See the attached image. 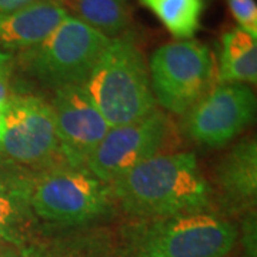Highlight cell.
Listing matches in <instances>:
<instances>
[{"label":"cell","mask_w":257,"mask_h":257,"mask_svg":"<svg viewBox=\"0 0 257 257\" xmlns=\"http://www.w3.org/2000/svg\"><path fill=\"white\" fill-rule=\"evenodd\" d=\"M29 196L37 219L52 230L101 226L117 211L110 184L67 163L32 176Z\"/></svg>","instance_id":"3"},{"label":"cell","mask_w":257,"mask_h":257,"mask_svg":"<svg viewBox=\"0 0 257 257\" xmlns=\"http://www.w3.org/2000/svg\"><path fill=\"white\" fill-rule=\"evenodd\" d=\"M8 60V56L5 55L3 52H2V49H0V69H2V66H3V63Z\"/></svg>","instance_id":"23"},{"label":"cell","mask_w":257,"mask_h":257,"mask_svg":"<svg viewBox=\"0 0 257 257\" xmlns=\"http://www.w3.org/2000/svg\"><path fill=\"white\" fill-rule=\"evenodd\" d=\"M0 186H8V184H2V183H0Z\"/></svg>","instance_id":"24"},{"label":"cell","mask_w":257,"mask_h":257,"mask_svg":"<svg viewBox=\"0 0 257 257\" xmlns=\"http://www.w3.org/2000/svg\"><path fill=\"white\" fill-rule=\"evenodd\" d=\"M230 12L241 30L257 39V5L254 0H227Z\"/></svg>","instance_id":"18"},{"label":"cell","mask_w":257,"mask_h":257,"mask_svg":"<svg viewBox=\"0 0 257 257\" xmlns=\"http://www.w3.org/2000/svg\"><path fill=\"white\" fill-rule=\"evenodd\" d=\"M147 67L156 103L177 116L190 110L216 79L210 49L194 39L160 46Z\"/></svg>","instance_id":"6"},{"label":"cell","mask_w":257,"mask_h":257,"mask_svg":"<svg viewBox=\"0 0 257 257\" xmlns=\"http://www.w3.org/2000/svg\"><path fill=\"white\" fill-rule=\"evenodd\" d=\"M0 146L15 165L40 173L66 163L50 104L35 94L12 96L0 114Z\"/></svg>","instance_id":"7"},{"label":"cell","mask_w":257,"mask_h":257,"mask_svg":"<svg viewBox=\"0 0 257 257\" xmlns=\"http://www.w3.org/2000/svg\"><path fill=\"white\" fill-rule=\"evenodd\" d=\"M119 257H224L239 240L233 221L213 211L152 219L120 226Z\"/></svg>","instance_id":"2"},{"label":"cell","mask_w":257,"mask_h":257,"mask_svg":"<svg viewBox=\"0 0 257 257\" xmlns=\"http://www.w3.org/2000/svg\"><path fill=\"white\" fill-rule=\"evenodd\" d=\"M19 253L20 251L18 248H15L5 240L0 239V257H19Z\"/></svg>","instance_id":"22"},{"label":"cell","mask_w":257,"mask_h":257,"mask_svg":"<svg viewBox=\"0 0 257 257\" xmlns=\"http://www.w3.org/2000/svg\"><path fill=\"white\" fill-rule=\"evenodd\" d=\"M117 204L130 219H152L210 211L213 189L194 153L177 152L149 159L110 183Z\"/></svg>","instance_id":"1"},{"label":"cell","mask_w":257,"mask_h":257,"mask_svg":"<svg viewBox=\"0 0 257 257\" xmlns=\"http://www.w3.org/2000/svg\"><path fill=\"white\" fill-rule=\"evenodd\" d=\"M216 77L219 83L256 84L257 43L240 28L224 32L219 50V69Z\"/></svg>","instance_id":"16"},{"label":"cell","mask_w":257,"mask_h":257,"mask_svg":"<svg viewBox=\"0 0 257 257\" xmlns=\"http://www.w3.org/2000/svg\"><path fill=\"white\" fill-rule=\"evenodd\" d=\"M55 114L56 132L64 162L84 167L110 126L103 119L83 84L57 89L49 103Z\"/></svg>","instance_id":"10"},{"label":"cell","mask_w":257,"mask_h":257,"mask_svg":"<svg viewBox=\"0 0 257 257\" xmlns=\"http://www.w3.org/2000/svg\"><path fill=\"white\" fill-rule=\"evenodd\" d=\"M0 114H2V110H0Z\"/></svg>","instance_id":"26"},{"label":"cell","mask_w":257,"mask_h":257,"mask_svg":"<svg viewBox=\"0 0 257 257\" xmlns=\"http://www.w3.org/2000/svg\"><path fill=\"white\" fill-rule=\"evenodd\" d=\"M109 43L110 39L67 16L42 43L22 53V64L35 82L55 92L84 84Z\"/></svg>","instance_id":"5"},{"label":"cell","mask_w":257,"mask_h":257,"mask_svg":"<svg viewBox=\"0 0 257 257\" xmlns=\"http://www.w3.org/2000/svg\"><path fill=\"white\" fill-rule=\"evenodd\" d=\"M216 197L226 214L256 210L257 142L243 139L224 155L216 169Z\"/></svg>","instance_id":"11"},{"label":"cell","mask_w":257,"mask_h":257,"mask_svg":"<svg viewBox=\"0 0 257 257\" xmlns=\"http://www.w3.org/2000/svg\"><path fill=\"white\" fill-rule=\"evenodd\" d=\"M177 40H190L200 29L204 0H139Z\"/></svg>","instance_id":"17"},{"label":"cell","mask_w":257,"mask_h":257,"mask_svg":"<svg viewBox=\"0 0 257 257\" xmlns=\"http://www.w3.org/2000/svg\"><path fill=\"white\" fill-rule=\"evenodd\" d=\"M10 99H12V96H10L9 84L0 76V110L9 103Z\"/></svg>","instance_id":"21"},{"label":"cell","mask_w":257,"mask_h":257,"mask_svg":"<svg viewBox=\"0 0 257 257\" xmlns=\"http://www.w3.org/2000/svg\"><path fill=\"white\" fill-rule=\"evenodd\" d=\"M256 107V94L248 84H213L184 114V132L202 146H224L253 123Z\"/></svg>","instance_id":"9"},{"label":"cell","mask_w":257,"mask_h":257,"mask_svg":"<svg viewBox=\"0 0 257 257\" xmlns=\"http://www.w3.org/2000/svg\"><path fill=\"white\" fill-rule=\"evenodd\" d=\"M19 257H119L116 236L103 226L49 230Z\"/></svg>","instance_id":"12"},{"label":"cell","mask_w":257,"mask_h":257,"mask_svg":"<svg viewBox=\"0 0 257 257\" xmlns=\"http://www.w3.org/2000/svg\"><path fill=\"white\" fill-rule=\"evenodd\" d=\"M39 0H0V15H9Z\"/></svg>","instance_id":"20"},{"label":"cell","mask_w":257,"mask_h":257,"mask_svg":"<svg viewBox=\"0 0 257 257\" xmlns=\"http://www.w3.org/2000/svg\"><path fill=\"white\" fill-rule=\"evenodd\" d=\"M69 15L56 0H39L9 15H0V49L20 53L42 43Z\"/></svg>","instance_id":"13"},{"label":"cell","mask_w":257,"mask_h":257,"mask_svg":"<svg viewBox=\"0 0 257 257\" xmlns=\"http://www.w3.org/2000/svg\"><path fill=\"white\" fill-rule=\"evenodd\" d=\"M170 136V121L155 109L133 123L110 127L86 162V169L110 184L133 167L160 155Z\"/></svg>","instance_id":"8"},{"label":"cell","mask_w":257,"mask_h":257,"mask_svg":"<svg viewBox=\"0 0 257 257\" xmlns=\"http://www.w3.org/2000/svg\"><path fill=\"white\" fill-rule=\"evenodd\" d=\"M83 87L110 127L133 123L157 109L146 59L133 35L111 39Z\"/></svg>","instance_id":"4"},{"label":"cell","mask_w":257,"mask_h":257,"mask_svg":"<svg viewBox=\"0 0 257 257\" xmlns=\"http://www.w3.org/2000/svg\"><path fill=\"white\" fill-rule=\"evenodd\" d=\"M240 227L241 241L246 250V257H256V210L247 211L243 216Z\"/></svg>","instance_id":"19"},{"label":"cell","mask_w":257,"mask_h":257,"mask_svg":"<svg viewBox=\"0 0 257 257\" xmlns=\"http://www.w3.org/2000/svg\"><path fill=\"white\" fill-rule=\"evenodd\" d=\"M66 13L107 39L133 35V10L128 0H56Z\"/></svg>","instance_id":"15"},{"label":"cell","mask_w":257,"mask_h":257,"mask_svg":"<svg viewBox=\"0 0 257 257\" xmlns=\"http://www.w3.org/2000/svg\"><path fill=\"white\" fill-rule=\"evenodd\" d=\"M30 179L0 186V239L19 251L33 244L49 231L32 207L29 196Z\"/></svg>","instance_id":"14"},{"label":"cell","mask_w":257,"mask_h":257,"mask_svg":"<svg viewBox=\"0 0 257 257\" xmlns=\"http://www.w3.org/2000/svg\"><path fill=\"white\" fill-rule=\"evenodd\" d=\"M0 153H2V146H0Z\"/></svg>","instance_id":"25"}]
</instances>
